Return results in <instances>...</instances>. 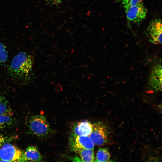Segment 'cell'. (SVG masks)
<instances>
[{
	"instance_id": "6da1fadb",
	"label": "cell",
	"mask_w": 162,
	"mask_h": 162,
	"mask_svg": "<svg viewBox=\"0 0 162 162\" xmlns=\"http://www.w3.org/2000/svg\"><path fill=\"white\" fill-rule=\"evenodd\" d=\"M33 64L32 56L25 52H20L12 59L8 68V73L14 78L25 79L32 71Z\"/></svg>"
},
{
	"instance_id": "7a4b0ae2",
	"label": "cell",
	"mask_w": 162,
	"mask_h": 162,
	"mask_svg": "<svg viewBox=\"0 0 162 162\" xmlns=\"http://www.w3.org/2000/svg\"><path fill=\"white\" fill-rule=\"evenodd\" d=\"M28 128L31 132L39 137L48 135L51 131L50 128L46 117L42 115L32 116L30 119Z\"/></svg>"
},
{
	"instance_id": "3957f363",
	"label": "cell",
	"mask_w": 162,
	"mask_h": 162,
	"mask_svg": "<svg viewBox=\"0 0 162 162\" xmlns=\"http://www.w3.org/2000/svg\"><path fill=\"white\" fill-rule=\"evenodd\" d=\"M24 152L10 143L4 144L0 148V161H24Z\"/></svg>"
},
{
	"instance_id": "277c9868",
	"label": "cell",
	"mask_w": 162,
	"mask_h": 162,
	"mask_svg": "<svg viewBox=\"0 0 162 162\" xmlns=\"http://www.w3.org/2000/svg\"><path fill=\"white\" fill-rule=\"evenodd\" d=\"M89 136L95 145L103 146L108 142L109 133L106 126L98 122L93 124L92 130Z\"/></svg>"
},
{
	"instance_id": "5b68a950",
	"label": "cell",
	"mask_w": 162,
	"mask_h": 162,
	"mask_svg": "<svg viewBox=\"0 0 162 162\" xmlns=\"http://www.w3.org/2000/svg\"><path fill=\"white\" fill-rule=\"evenodd\" d=\"M126 17L128 20L140 23L145 18L147 10L142 2L125 9Z\"/></svg>"
},
{
	"instance_id": "8992f818",
	"label": "cell",
	"mask_w": 162,
	"mask_h": 162,
	"mask_svg": "<svg viewBox=\"0 0 162 162\" xmlns=\"http://www.w3.org/2000/svg\"><path fill=\"white\" fill-rule=\"evenodd\" d=\"M162 26V21L160 18L154 19L150 22L146 32L152 42L156 44L161 43Z\"/></svg>"
},
{
	"instance_id": "52a82bcc",
	"label": "cell",
	"mask_w": 162,
	"mask_h": 162,
	"mask_svg": "<svg viewBox=\"0 0 162 162\" xmlns=\"http://www.w3.org/2000/svg\"><path fill=\"white\" fill-rule=\"evenodd\" d=\"M70 145L74 151L81 148L93 149L95 144L89 136L73 135L70 140Z\"/></svg>"
},
{
	"instance_id": "ba28073f",
	"label": "cell",
	"mask_w": 162,
	"mask_h": 162,
	"mask_svg": "<svg viewBox=\"0 0 162 162\" xmlns=\"http://www.w3.org/2000/svg\"><path fill=\"white\" fill-rule=\"evenodd\" d=\"M93 124L88 121L77 123L73 128V135L76 136H89L92 132Z\"/></svg>"
},
{
	"instance_id": "9c48e42d",
	"label": "cell",
	"mask_w": 162,
	"mask_h": 162,
	"mask_svg": "<svg viewBox=\"0 0 162 162\" xmlns=\"http://www.w3.org/2000/svg\"><path fill=\"white\" fill-rule=\"evenodd\" d=\"M24 161H40L42 157L38 148L33 146L27 147L23 154Z\"/></svg>"
},
{
	"instance_id": "30bf717a",
	"label": "cell",
	"mask_w": 162,
	"mask_h": 162,
	"mask_svg": "<svg viewBox=\"0 0 162 162\" xmlns=\"http://www.w3.org/2000/svg\"><path fill=\"white\" fill-rule=\"evenodd\" d=\"M74 152L79 154L82 161H94V156L93 149L81 148L75 150Z\"/></svg>"
},
{
	"instance_id": "8fae6325",
	"label": "cell",
	"mask_w": 162,
	"mask_h": 162,
	"mask_svg": "<svg viewBox=\"0 0 162 162\" xmlns=\"http://www.w3.org/2000/svg\"><path fill=\"white\" fill-rule=\"evenodd\" d=\"M13 114L7 100L3 96L0 95V115L11 116Z\"/></svg>"
},
{
	"instance_id": "7c38bea8",
	"label": "cell",
	"mask_w": 162,
	"mask_h": 162,
	"mask_svg": "<svg viewBox=\"0 0 162 162\" xmlns=\"http://www.w3.org/2000/svg\"><path fill=\"white\" fill-rule=\"evenodd\" d=\"M110 154L107 148H100L97 153L95 161H110Z\"/></svg>"
},
{
	"instance_id": "4fadbf2b",
	"label": "cell",
	"mask_w": 162,
	"mask_h": 162,
	"mask_svg": "<svg viewBox=\"0 0 162 162\" xmlns=\"http://www.w3.org/2000/svg\"><path fill=\"white\" fill-rule=\"evenodd\" d=\"M152 74V81L153 84L158 87V89L161 87V69H160L159 67L156 68Z\"/></svg>"
},
{
	"instance_id": "5bb4252c",
	"label": "cell",
	"mask_w": 162,
	"mask_h": 162,
	"mask_svg": "<svg viewBox=\"0 0 162 162\" xmlns=\"http://www.w3.org/2000/svg\"><path fill=\"white\" fill-rule=\"evenodd\" d=\"M13 122L11 116L0 115V128H3L10 125Z\"/></svg>"
},
{
	"instance_id": "9a60e30c",
	"label": "cell",
	"mask_w": 162,
	"mask_h": 162,
	"mask_svg": "<svg viewBox=\"0 0 162 162\" xmlns=\"http://www.w3.org/2000/svg\"><path fill=\"white\" fill-rule=\"evenodd\" d=\"M8 53L4 45L0 42V64L6 62L8 59Z\"/></svg>"
},
{
	"instance_id": "2e32d148",
	"label": "cell",
	"mask_w": 162,
	"mask_h": 162,
	"mask_svg": "<svg viewBox=\"0 0 162 162\" xmlns=\"http://www.w3.org/2000/svg\"><path fill=\"white\" fill-rule=\"evenodd\" d=\"M143 0H121L122 4L125 9L142 2Z\"/></svg>"
},
{
	"instance_id": "e0dca14e",
	"label": "cell",
	"mask_w": 162,
	"mask_h": 162,
	"mask_svg": "<svg viewBox=\"0 0 162 162\" xmlns=\"http://www.w3.org/2000/svg\"><path fill=\"white\" fill-rule=\"evenodd\" d=\"M49 4L55 5L61 3L64 0H45Z\"/></svg>"
},
{
	"instance_id": "ac0fdd59",
	"label": "cell",
	"mask_w": 162,
	"mask_h": 162,
	"mask_svg": "<svg viewBox=\"0 0 162 162\" xmlns=\"http://www.w3.org/2000/svg\"><path fill=\"white\" fill-rule=\"evenodd\" d=\"M4 141L5 139L3 136L0 134V148L4 144Z\"/></svg>"
}]
</instances>
